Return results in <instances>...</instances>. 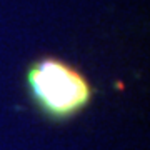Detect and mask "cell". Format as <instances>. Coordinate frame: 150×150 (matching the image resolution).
<instances>
[{
	"label": "cell",
	"mask_w": 150,
	"mask_h": 150,
	"mask_svg": "<svg viewBox=\"0 0 150 150\" xmlns=\"http://www.w3.org/2000/svg\"><path fill=\"white\" fill-rule=\"evenodd\" d=\"M27 85L45 115L70 118L92 100V87L85 77L67 62L42 59L27 70Z\"/></svg>",
	"instance_id": "obj_1"
}]
</instances>
